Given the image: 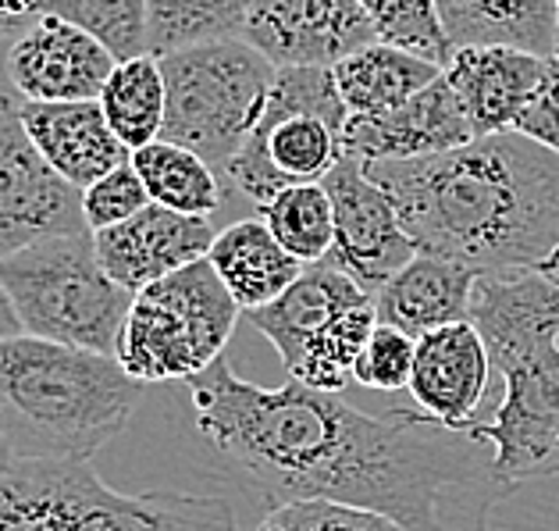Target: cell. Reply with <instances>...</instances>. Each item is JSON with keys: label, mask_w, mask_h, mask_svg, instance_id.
Wrapping results in <instances>:
<instances>
[{"label": "cell", "mask_w": 559, "mask_h": 531, "mask_svg": "<svg viewBox=\"0 0 559 531\" xmlns=\"http://www.w3.org/2000/svg\"><path fill=\"white\" fill-rule=\"evenodd\" d=\"M200 439L242 488L275 510L329 499L389 517L403 531H488L513 493L492 446L425 411L364 414L343 392L253 386L222 357L189 378Z\"/></svg>", "instance_id": "1"}, {"label": "cell", "mask_w": 559, "mask_h": 531, "mask_svg": "<svg viewBox=\"0 0 559 531\" xmlns=\"http://www.w3.org/2000/svg\"><path fill=\"white\" fill-rule=\"evenodd\" d=\"M364 172L385 189L417 253L488 275L538 268L559 247V154L521 132Z\"/></svg>", "instance_id": "2"}, {"label": "cell", "mask_w": 559, "mask_h": 531, "mask_svg": "<svg viewBox=\"0 0 559 531\" xmlns=\"http://www.w3.org/2000/svg\"><path fill=\"white\" fill-rule=\"evenodd\" d=\"M140 397L115 357L36 335L0 339V439L19 460L90 464L126 432Z\"/></svg>", "instance_id": "3"}, {"label": "cell", "mask_w": 559, "mask_h": 531, "mask_svg": "<svg viewBox=\"0 0 559 531\" xmlns=\"http://www.w3.org/2000/svg\"><path fill=\"white\" fill-rule=\"evenodd\" d=\"M0 531H239L222 496L107 488L90 464L19 460L0 479Z\"/></svg>", "instance_id": "4"}, {"label": "cell", "mask_w": 559, "mask_h": 531, "mask_svg": "<svg viewBox=\"0 0 559 531\" xmlns=\"http://www.w3.org/2000/svg\"><path fill=\"white\" fill-rule=\"evenodd\" d=\"M0 285L15 307L22 335L115 357L132 296L100 268L93 233L39 239L0 257Z\"/></svg>", "instance_id": "5"}, {"label": "cell", "mask_w": 559, "mask_h": 531, "mask_svg": "<svg viewBox=\"0 0 559 531\" xmlns=\"http://www.w3.org/2000/svg\"><path fill=\"white\" fill-rule=\"evenodd\" d=\"M157 61L168 97L160 140L225 172L261 121L278 68L239 36L160 54Z\"/></svg>", "instance_id": "6"}, {"label": "cell", "mask_w": 559, "mask_h": 531, "mask_svg": "<svg viewBox=\"0 0 559 531\" xmlns=\"http://www.w3.org/2000/svg\"><path fill=\"white\" fill-rule=\"evenodd\" d=\"M346 118L332 68H278L261 121L228 161V182L257 208L289 186L321 182L343 161Z\"/></svg>", "instance_id": "7"}, {"label": "cell", "mask_w": 559, "mask_h": 531, "mask_svg": "<svg viewBox=\"0 0 559 531\" xmlns=\"http://www.w3.org/2000/svg\"><path fill=\"white\" fill-rule=\"evenodd\" d=\"M242 310L214 275L207 257L132 296L115 361L140 386L203 375L225 357Z\"/></svg>", "instance_id": "8"}, {"label": "cell", "mask_w": 559, "mask_h": 531, "mask_svg": "<svg viewBox=\"0 0 559 531\" xmlns=\"http://www.w3.org/2000/svg\"><path fill=\"white\" fill-rule=\"evenodd\" d=\"M289 371V382L343 392L360 350L378 329L374 296L329 261L307 264L275 304L242 315Z\"/></svg>", "instance_id": "9"}, {"label": "cell", "mask_w": 559, "mask_h": 531, "mask_svg": "<svg viewBox=\"0 0 559 531\" xmlns=\"http://www.w3.org/2000/svg\"><path fill=\"white\" fill-rule=\"evenodd\" d=\"M502 375V400L467 428L492 446L502 482L559 479V343H545Z\"/></svg>", "instance_id": "10"}, {"label": "cell", "mask_w": 559, "mask_h": 531, "mask_svg": "<svg viewBox=\"0 0 559 531\" xmlns=\"http://www.w3.org/2000/svg\"><path fill=\"white\" fill-rule=\"evenodd\" d=\"M68 233H86L83 189L47 165L19 118V97L0 93V257Z\"/></svg>", "instance_id": "11"}, {"label": "cell", "mask_w": 559, "mask_h": 531, "mask_svg": "<svg viewBox=\"0 0 559 531\" xmlns=\"http://www.w3.org/2000/svg\"><path fill=\"white\" fill-rule=\"evenodd\" d=\"M321 186L335 214V239L324 261L374 296L417 253L414 243L403 233L385 189L367 179L360 161L343 157Z\"/></svg>", "instance_id": "12"}, {"label": "cell", "mask_w": 559, "mask_h": 531, "mask_svg": "<svg viewBox=\"0 0 559 531\" xmlns=\"http://www.w3.org/2000/svg\"><path fill=\"white\" fill-rule=\"evenodd\" d=\"M239 39L275 68H335L378 36L360 0H253Z\"/></svg>", "instance_id": "13"}, {"label": "cell", "mask_w": 559, "mask_h": 531, "mask_svg": "<svg viewBox=\"0 0 559 531\" xmlns=\"http://www.w3.org/2000/svg\"><path fill=\"white\" fill-rule=\"evenodd\" d=\"M115 58L79 25L36 15L33 25L15 36L8 47L4 72L19 101L29 104H68V101H100L107 79L115 72Z\"/></svg>", "instance_id": "14"}, {"label": "cell", "mask_w": 559, "mask_h": 531, "mask_svg": "<svg viewBox=\"0 0 559 531\" xmlns=\"http://www.w3.org/2000/svg\"><path fill=\"white\" fill-rule=\"evenodd\" d=\"M467 321L485 339L492 371H507L545 343H559V285L538 268L477 275Z\"/></svg>", "instance_id": "15"}, {"label": "cell", "mask_w": 559, "mask_h": 531, "mask_svg": "<svg viewBox=\"0 0 559 531\" xmlns=\"http://www.w3.org/2000/svg\"><path fill=\"white\" fill-rule=\"evenodd\" d=\"M474 129L456 101L453 86L439 75L417 97L381 115H349L343 126V157L360 165L378 161H414L445 154V150L467 146Z\"/></svg>", "instance_id": "16"}, {"label": "cell", "mask_w": 559, "mask_h": 531, "mask_svg": "<svg viewBox=\"0 0 559 531\" xmlns=\"http://www.w3.org/2000/svg\"><path fill=\"white\" fill-rule=\"evenodd\" d=\"M214 236L217 233L211 217H193L160 208V203H146L129 222L93 233V243H97V257L107 275L126 285L129 293H140L146 285L203 261Z\"/></svg>", "instance_id": "17"}, {"label": "cell", "mask_w": 559, "mask_h": 531, "mask_svg": "<svg viewBox=\"0 0 559 531\" xmlns=\"http://www.w3.org/2000/svg\"><path fill=\"white\" fill-rule=\"evenodd\" d=\"M488 382H492V357L471 321L445 324L417 339L406 392L431 421L467 432L474 421H481Z\"/></svg>", "instance_id": "18"}, {"label": "cell", "mask_w": 559, "mask_h": 531, "mask_svg": "<svg viewBox=\"0 0 559 531\" xmlns=\"http://www.w3.org/2000/svg\"><path fill=\"white\" fill-rule=\"evenodd\" d=\"M549 58L516 47H456L442 68L445 83L467 115L474 140L510 132L516 115L542 86Z\"/></svg>", "instance_id": "19"}, {"label": "cell", "mask_w": 559, "mask_h": 531, "mask_svg": "<svg viewBox=\"0 0 559 531\" xmlns=\"http://www.w3.org/2000/svg\"><path fill=\"white\" fill-rule=\"evenodd\" d=\"M19 118L44 161L75 189H86L107 172L132 161V150L115 135L100 101L29 104L19 101Z\"/></svg>", "instance_id": "20"}, {"label": "cell", "mask_w": 559, "mask_h": 531, "mask_svg": "<svg viewBox=\"0 0 559 531\" xmlns=\"http://www.w3.org/2000/svg\"><path fill=\"white\" fill-rule=\"evenodd\" d=\"M477 275L471 268L435 253H414L374 293L378 324H392L406 335H428L445 324L467 321Z\"/></svg>", "instance_id": "21"}, {"label": "cell", "mask_w": 559, "mask_h": 531, "mask_svg": "<svg viewBox=\"0 0 559 531\" xmlns=\"http://www.w3.org/2000/svg\"><path fill=\"white\" fill-rule=\"evenodd\" d=\"M207 264L242 315L275 304L307 268L267 233L261 217H242L225 233H217L207 250Z\"/></svg>", "instance_id": "22"}, {"label": "cell", "mask_w": 559, "mask_h": 531, "mask_svg": "<svg viewBox=\"0 0 559 531\" xmlns=\"http://www.w3.org/2000/svg\"><path fill=\"white\" fill-rule=\"evenodd\" d=\"M449 47H516L552 58L556 0H435Z\"/></svg>", "instance_id": "23"}, {"label": "cell", "mask_w": 559, "mask_h": 531, "mask_svg": "<svg viewBox=\"0 0 559 531\" xmlns=\"http://www.w3.org/2000/svg\"><path fill=\"white\" fill-rule=\"evenodd\" d=\"M332 75L349 115H381L417 97L420 90H428L442 75V68L411 50L374 39V44L353 50L349 58L338 61Z\"/></svg>", "instance_id": "24"}, {"label": "cell", "mask_w": 559, "mask_h": 531, "mask_svg": "<svg viewBox=\"0 0 559 531\" xmlns=\"http://www.w3.org/2000/svg\"><path fill=\"white\" fill-rule=\"evenodd\" d=\"M132 168L140 172L150 203L193 217H211L222 208V182L214 168L179 143L154 140L132 150Z\"/></svg>", "instance_id": "25"}, {"label": "cell", "mask_w": 559, "mask_h": 531, "mask_svg": "<svg viewBox=\"0 0 559 531\" xmlns=\"http://www.w3.org/2000/svg\"><path fill=\"white\" fill-rule=\"evenodd\" d=\"M165 75L154 54H140L132 61H118L100 93V111L107 126L129 150L160 140L165 129Z\"/></svg>", "instance_id": "26"}, {"label": "cell", "mask_w": 559, "mask_h": 531, "mask_svg": "<svg viewBox=\"0 0 559 531\" xmlns=\"http://www.w3.org/2000/svg\"><path fill=\"white\" fill-rule=\"evenodd\" d=\"M253 0H150V54L236 39Z\"/></svg>", "instance_id": "27"}, {"label": "cell", "mask_w": 559, "mask_h": 531, "mask_svg": "<svg viewBox=\"0 0 559 531\" xmlns=\"http://www.w3.org/2000/svg\"><path fill=\"white\" fill-rule=\"evenodd\" d=\"M261 222L299 264H318L329 257L335 239V214L332 200L321 182L289 186L275 200L261 203Z\"/></svg>", "instance_id": "28"}, {"label": "cell", "mask_w": 559, "mask_h": 531, "mask_svg": "<svg viewBox=\"0 0 559 531\" xmlns=\"http://www.w3.org/2000/svg\"><path fill=\"white\" fill-rule=\"evenodd\" d=\"M39 15L79 25L115 61L150 54V0H44Z\"/></svg>", "instance_id": "29"}, {"label": "cell", "mask_w": 559, "mask_h": 531, "mask_svg": "<svg viewBox=\"0 0 559 531\" xmlns=\"http://www.w3.org/2000/svg\"><path fill=\"white\" fill-rule=\"evenodd\" d=\"M360 4L374 25L378 44L411 50L439 68L453 58L435 0H360Z\"/></svg>", "instance_id": "30"}, {"label": "cell", "mask_w": 559, "mask_h": 531, "mask_svg": "<svg viewBox=\"0 0 559 531\" xmlns=\"http://www.w3.org/2000/svg\"><path fill=\"white\" fill-rule=\"evenodd\" d=\"M253 531H403L389 517L360 507H343L329 499H299L264 510Z\"/></svg>", "instance_id": "31"}, {"label": "cell", "mask_w": 559, "mask_h": 531, "mask_svg": "<svg viewBox=\"0 0 559 531\" xmlns=\"http://www.w3.org/2000/svg\"><path fill=\"white\" fill-rule=\"evenodd\" d=\"M417 339L406 335L392 324H378L360 350L357 367H353V382L374 392H400L411 386Z\"/></svg>", "instance_id": "32"}, {"label": "cell", "mask_w": 559, "mask_h": 531, "mask_svg": "<svg viewBox=\"0 0 559 531\" xmlns=\"http://www.w3.org/2000/svg\"><path fill=\"white\" fill-rule=\"evenodd\" d=\"M150 203L146 186L140 179V172L129 165H121L115 172H107L104 179L83 189V217L90 233H104V228L121 225L135 217Z\"/></svg>", "instance_id": "33"}, {"label": "cell", "mask_w": 559, "mask_h": 531, "mask_svg": "<svg viewBox=\"0 0 559 531\" xmlns=\"http://www.w3.org/2000/svg\"><path fill=\"white\" fill-rule=\"evenodd\" d=\"M510 132H521L531 143L559 154V61L556 58H549L542 86L535 90V97L527 101L524 111L516 115Z\"/></svg>", "instance_id": "34"}, {"label": "cell", "mask_w": 559, "mask_h": 531, "mask_svg": "<svg viewBox=\"0 0 559 531\" xmlns=\"http://www.w3.org/2000/svg\"><path fill=\"white\" fill-rule=\"evenodd\" d=\"M44 0H0V33H15L22 22L39 15Z\"/></svg>", "instance_id": "35"}, {"label": "cell", "mask_w": 559, "mask_h": 531, "mask_svg": "<svg viewBox=\"0 0 559 531\" xmlns=\"http://www.w3.org/2000/svg\"><path fill=\"white\" fill-rule=\"evenodd\" d=\"M11 335H22V324L15 318V307H11L4 285H0V339H11Z\"/></svg>", "instance_id": "36"}, {"label": "cell", "mask_w": 559, "mask_h": 531, "mask_svg": "<svg viewBox=\"0 0 559 531\" xmlns=\"http://www.w3.org/2000/svg\"><path fill=\"white\" fill-rule=\"evenodd\" d=\"M538 271H542V275L549 279V282H556V285H559V247H556L549 257H545V261L538 264Z\"/></svg>", "instance_id": "37"}, {"label": "cell", "mask_w": 559, "mask_h": 531, "mask_svg": "<svg viewBox=\"0 0 559 531\" xmlns=\"http://www.w3.org/2000/svg\"><path fill=\"white\" fill-rule=\"evenodd\" d=\"M15 464H19V457L11 453V449H8V442H4V439H0V479H4V474H8L11 468H15Z\"/></svg>", "instance_id": "38"}, {"label": "cell", "mask_w": 559, "mask_h": 531, "mask_svg": "<svg viewBox=\"0 0 559 531\" xmlns=\"http://www.w3.org/2000/svg\"><path fill=\"white\" fill-rule=\"evenodd\" d=\"M552 58L559 61V30H556V47H552Z\"/></svg>", "instance_id": "39"}]
</instances>
